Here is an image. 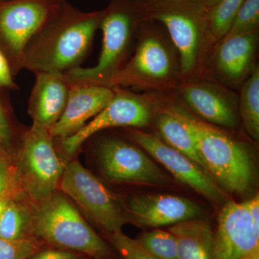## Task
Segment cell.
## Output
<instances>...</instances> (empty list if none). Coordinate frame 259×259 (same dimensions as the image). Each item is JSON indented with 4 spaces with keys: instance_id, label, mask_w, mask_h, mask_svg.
Here are the masks:
<instances>
[{
    "instance_id": "32",
    "label": "cell",
    "mask_w": 259,
    "mask_h": 259,
    "mask_svg": "<svg viewBox=\"0 0 259 259\" xmlns=\"http://www.w3.org/2000/svg\"><path fill=\"white\" fill-rule=\"evenodd\" d=\"M10 198L5 197H0V218L3 215V212H4L5 208H6L7 205H8V202L10 200Z\"/></svg>"
},
{
    "instance_id": "15",
    "label": "cell",
    "mask_w": 259,
    "mask_h": 259,
    "mask_svg": "<svg viewBox=\"0 0 259 259\" xmlns=\"http://www.w3.org/2000/svg\"><path fill=\"white\" fill-rule=\"evenodd\" d=\"M114 95L115 90L108 87L73 83L62 115L49 129L51 136L60 141L76 134L108 105Z\"/></svg>"
},
{
    "instance_id": "30",
    "label": "cell",
    "mask_w": 259,
    "mask_h": 259,
    "mask_svg": "<svg viewBox=\"0 0 259 259\" xmlns=\"http://www.w3.org/2000/svg\"><path fill=\"white\" fill-rule=\"evenodd\" d=\"M27 259H90V258L77 252L47 247L38 250Z\"/></svg>"
},
{
    "instance_id": "33",
    "label": "cell",
    "mask_w": 259,
    "mask_h": 259,
    "mask_svg": "<svg viewBox=\"0 0 259 259\" xmlns=\"http://www.w3.org/2000/svg\"><path fill=\"white\" fill-rule=\"evenodd\" d=\"M243 259H259V248L253 250Z\"/></svg>"
},
{
    "instance_id": "9",
    "label": "cell",
    "mask_w": 259,
    "mask_h": 259,
    "mask_svg": "<svg viewBox=\"0 0 259 259\" xmlns=\"http://www.w3.org/2000/svg\"><path fill=\"white\" fill-rule=\"evenodd\" d=\"M141 35L134 56L115 75L109 88L163 86L175 76V58L158 32L147 31L141 23Z\"/></svg>"
},
{
    "instance_id": "28",
    "label": "cell",
    "mask_w": 259,
    "mask_h": 259,
    "mask_svg": "<svg viewBox=\"0 0 259 259\" xmlns=\"http://www.w3.org/2000/svg\"><path fill=\"white\" fill-rule=\"evenodd\" d=\"M22 192L15 167L10 164L6 152L0 148V197L18 199Z\"/></svg>"
},
{
    "instance_id": "20",
    "label": "cell",
    "mask_w": 259,
    "mask_h": 259,
    "mask_svg": "<svg viewBox=\"0 0 259 259\" xmlns=\"http://www.w3.org/2000/svg\"><path fill=\"white\" fill-rule=\"evenodd\" d=\"M155 124L160 139L165 144L183 153L205 170L193 135L177 110L161 112L156 117Z\"/></svg>"
},
{
    "instance_id": "2",
    "label": "cell",
    "mask_w": 259,
    "mask_h": 259,
    "mask_svg": "<svg viewBox=\"0 0 259 259\" xmlns=\"http://www.w3.org/2000/svg\"><path fill=\"white\" fill-rule=\"evenodd\" d=\"M31 234L47 246L91 259H114L111 247L83 219L66 194L56 190L31 209Z\"/></svg>"
},
{
    "instance_id": "21",
    "label": "cell",
    "mask_w": 259,
    "mask_h": 259,
    "mask_svg": "<svg viewBox=\"0 0 259 259\" xmlns=\"http://www.w3.org/2000/svg\"><path fill=\"white\" fill-rule=\"evenodd\" d=\"M240 116L247 134L255 141H259V69L255 67L242 83L239 101Z\"/></svg>"
},
{
    "instance_id": "11",
    "label": "cell",
    "mask_w": 259,
    "mask_h": 259,
    "mask_svg": "<svg viewBox=\"0 0 259 259\" xmlns=\"http://www.w3.org/2000/svg\"><path fill=\"white\" fill-rule=\"evenodd\" d=\"M115 95L108 105L76 134L60 141L61 150L68 156L79 151L86 141L104 130L113 127L140 128L148 125L152 107L146 97L113 88Z\"/></svg>"
},
{
    "instance_id": "26",
    "label": "cell",
    "mask_w": 259,
    "mask_h": 259,
    "mask_svg": "<svg viewBox=\"0 0 259 259\" xmlns=\"http://www.w3.org/2000/svg\"><path fill=\"white\" fill-rule=\"evenodd\" d=\"M47 245L35 237L10 241L0 238V259H27Z\"/></svg>"
},
{
    "instance_id": "10",
    "label": "cell",
    "mask_w": 259,
    "mask_h": 259,
    "mask_svg": "<svg viewBox=\"0 0 259 259\" xmlns=\"http://www.w3.org/2000/svg\"><path fill=\"white\" fill-rule=\"evenodd\" d=\"M97 160L104 175L120 183L165 186L169 179L137 146L118 137H105L97 141Z\"/></svg>"
},
{
    "instance_id": "13",
    "label": "cell",
    "mask_w": 259,
    "mask_h": 259,
    "mask_svg": "<svg viewBox=\"0 0 259 259\" xmlns=\"http://www.w3.org/2000/svg\"><path fill=\"white\" fill-rule=\"evenodd\" d=\"M259 248V224L253 222L245 202L223 206L214 233V259H243Z\"/></svg>"
},
{
    "instance_id": "31",
    "label": "cell",
    "mask_w": 259,
    "mask_h": 259,
    "mask_svg": "<svg viewBox=\"0 0 259 259\" xmlns=\"http://www.w3.org/2000/svg\"><path fill=\"white\" fill-rule=\"evenodd\" d=\"M11 68L5 54L0 51V89L18 90L15 83Z\"/></svg>"
},
{
    "instance_id": "1",
    "label": "cell",
    "mask_w": 259,
    "mask_h": 259,
    "mask_svg": "<svg viewBox=\"0 0 259 259\" xmlns=\"http://www.w3.org/2000/svg\"><path fill=\"white\" fill-rule=\"evenodd\" d=\"M102 15V10L82 12L64 0L27 44L23 69L65 74L81 67L91 52Z\"/></svg>"
},
{
    "instance_id": "35",
    "label": "cell",
    "mask_w": 259,
    "mask_h": 259,
    "mask_svg": "<svg viewBox=\"0 0 259 259\" xmlns=\"http://www.w3.org/2000/svg\"><path fill=\"white\" fill-rule=\"evenodd\" d=\"M0 1H4V0H0Z\"/></svg>"
},
{
    "instance_id": "34",
    "label": "cell",
    "mask_w": 259,
    "mask_h": 259,
    "mask_svg": "<svg viewBox=\"0 0 259 259\" xmlns=\"http://www.w3.org/2000/svg\"><path fill=\"white\" fill-rule=\"evenodd\" d=\"M202 1L205 5L206 8H209L216 4L219 0H202Z\"/></svg>"
},
{
    "instance_id": "27",
    "label": "cell",
    "mask_w": 259,
    "mask_h": 259,
    "mask_svg": "<svg viewBox=\"0 0 259 259\" xmlns=\"http://www.w3.org/2000/svg\"><path fill=\"white\" fill-rule=\"evenodd\" d=\"M108 239L123 259H158L122 231L108 235Z\"/></svg>"
},
{
    "instance_id": "24",
    "label": "cell",
    "mask_w": 259,
    "mask_h": 259,
    "mask_svg": "<svg viewBox=\"0 0 259 259\" xmlns=\"http://www.w3.org/2000/svg\"><path fill=\"white\" fill-rule=\"evenodd\" d=\"M136 241L158 259H180L176 239L169 231L156 229L141 233Z\"/></svg>"
},
{
    "instance_id": "14",
    "label": "cell",
    "mask_w": 259,
    "mask_h": 259,
    "mask_svg": "<svg viewBox=\"0 0 259 259\" xmlns=\"http://www.w3.org/2000/svg\"><path fill=\"white\" fill-rule=\"evenodd\" d=\"M124 207L127 222L141 228L171 226L202 215L197 204L171 194H140L129 199Z\"/></svg>"
},
{
    "instance_id": "12",
    "label": "cell",
    "mask_w": 259,
    "mask_h": 259,
    "mask_svg": "<svg viewBox=\"0 0 259 259\" xmlns=\"http://www.w3.org/2000/svg\"><path fill=\"white\" fill-rule=\"evenodd\" d=\"M128 133L135 142L180 182L214 202H221L226 199L222 189L205 170L183 153L165 144L158 136L134 128L129 129Z\"/></svg>"
},
{
    "instance_id": "19",
    "label": "cell",
    "mask_w": 259,
    "mask_h": 259,
    "mask_svg": "<svg viewBox=\"0 0 259 259\" xmlns=\"http://www.w3.org/2000/svg\"><path fill=\"white\" fill-rule=\"evenodd\" d=\"M180 259H214V233L208 222L194 218L170 226Z\"/></svg>"
},
{
    "instance_id": "22",
    "label": "cell",
    "mask_w": 259,
    "mask_h": 259,
    "mask_svg": "<svg viewBox=\"0 0 259 259\" xmlns=\"http://www.w3.org/2000/svg\"><path fill=\"white\" fill-rule=\"evenodd\" d=\"M31 209L18 199H10L0 218V238L19 241L31 234Z\"/></svg>"
},
{
    "instance_id": "4",
    "label": "cell",
    "mask_w": 259,
    "mask_h": 259,
    "mask_svg": "<svg viewBox=\"0 0 259 259\" xmlns=\"http://www.w3.org/2000/svg\"><path fill=\"white\" fill-rule=\"evenodd\" d=\"M178 112L193 135L206 171L216 184L231 193L248 192L254 177L248 147L212 125L187 112Z\"/></svg>"
},
{
    "instance_id": "16",
    "label": "cell",
    "mask_w": 259,
    "mask_h": 259,
    "mask_svg": "<svg viewBox=\"0 0 259 259\" xmlns=\"http://www.w3.org/2000/svg\"><path fill=\"white\" fill-rule=\"evenodd\" d=\"M184 102L204 122L233 128L237 125L236 97L214 83L200 81L181 90Z\"/></svg>"
},
{
    "instance_id": "17",
    "label": "cell",
    "mask_w": 259,
    "mask_h": 259,
    "mask_svg": "<svg viewBox=\"0 0 259 259\" xmlns=\"http://www.w3.org/2000/svg\"><path fill=\"white\" fill-rule=\"evenodd\" d=\"M28 102L33 123L50 129L65 110L73 82L64 74L35 73Z\"/></svg>"
},
{
    "instance_id": "5",
    "label": "cell",
    "mask_w": 259,
    "mask_h": 259,
    "mask_svg": "<svg viewBox=\"0 0 259 259\" xmlns=\"http://www.w3.org/2000/svg\"><path fill=\"white\" fill-rule=\"evenodd\" d=\"M144 20L166 29L180 55L181 73L197 71L209 38L207 8L202 0H144Z\"/></svg>"
},
{
    "instance_id": "3",
    "label": "cell",
    "mask_w": 259,
    "mask_h": 259,
    "mask_svg": "<svg viewBox=\"0 0 259 259\" xmlns=\"http://www.w3.org/2000/svg\"><path fill=\"white\" fill-rule=\"evenodd\" d=\"M144 0H110L102 10L100 27L102 50L93 67L76 68L65 73L76 84L108 87L129 59L135 32L144 20Z\"/></svg>"
},
{
    "instance_id": "18",
    "label": "cell",
    "mask_w": 259,
    "mask_h": 259,
    "mask_svg": "<svg viewBox=\"0 0 259 259\" xmlns=\"http://www.w3.org/2000/svg\"><path fill=\"white\" fill-rule=\"evenodd\" d=\"M258 30L224 37L214 56L216 73L228 84H242L253 70Z\"/></svg>"
},
{
    "instance_id": "6",
    "label": "cell",
    "mask_w": 259,
    "mask_h": 259,
    "mask_svg": "<svg viewBox=\"0 0 259 259\" xmlns=\"http://www.w3.org/2000/svg\"><path fill=\"white\" fill-rule=\"evenodd\" d=\"M65 166L49 128L32 123L24 131L15 170L22 190L35 203L57 190Z\"/></svg>"
},
{
    "instance_id": "8",
    "label": "cell",
    "mask_w": 259,
    "mask_h": 259,
    "mask_svg": "<svg viewBox=\"0 0 259 259\" xmlns=\"http://www.w3.org/2000/svg\"><path fill=\"white\" fill-rule=\"evenodd\" d=\"M64 0L0 1V51L13 76L23 69L27 44L59 9Z\"/></svg>"
},
{
    "instance_id": "7",
    "label": "cell",
    "mask_w": 259,
    "mask_h": 259,
    "mask_svg": "<svg viewBox=\"0 0 259 259\" xmlns=\"http://www.w3.org/2000/svg\"><path fill=\"white\" fill-rule=\"evenodd\" d=\"M59 188L107 236L128 223L124 203L78 161L66 165Z\"/></svg>"
},
{
    "instance_id": "29",
    "label": "cell",
    "mask_w": 259,
    "mask_h": 259,
    "mask_svg": "<svg viewBox=\"0 0 259 259\" xmlns=\"http://www.w3.org/2000/svg\"><path fill=\"white\" fill-rule=\"evenodd\" d=\"M5 98L0 93V148L7 152L11 146L14 130L10 120L8 105Z\"/></svg>"
},
{
    "instance_id": "23",
    "label": "cell",
    "mask_w": 259,
    "mask_h": 259,
    "mask_svg": "<svg viewBox=\"0 0 259 259\" xmlns=\"http://www.w3.org/2000/svg\"><path fill=\"white\" fill-rule=\"evenodd\" d=\"M245 0H219L207 8L209 36L211 40H222L229 31Z\"/></svg>"
},
{
    "instance_id": "25",
    "label": "cell",
    "mask_w": 259,
    "mask_h": 259,
    "mask_svg": "<svg viewBox=\"0 0 259 259\" xmlns=\"http://www.w3.org/2000/svg\"><path fill=\"white\" fill-rule=\"evenodd\" d=\"M258 25L259 0H245L225 37L256 31Z\"/></svg>"
}]
</instances>
